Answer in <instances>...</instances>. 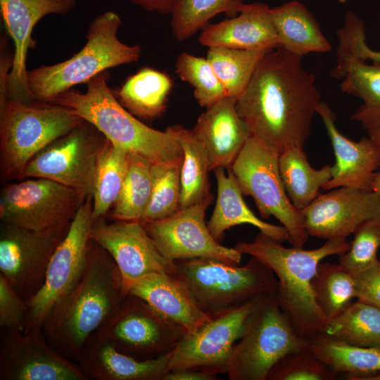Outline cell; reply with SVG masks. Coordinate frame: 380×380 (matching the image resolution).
Returning <instances> with one entry per match:
<instances>
[{
	"mask_svg": "<svg viewBox=\"0 0 380 380\" xmlns=\"http://www.w3.org/2000/svg\"><path fill=\"white\" fill-rule=\"evenodd\" d=\"M311 285L315 300L328 321L340 315L355 298L354 277L339 262H319Z\"/></svg>",
	"mask_w": 380,
	"mask_h": 380,
	"instance_id": "cell-36",
	"label": "cell"
},
{
	"mask_svg": "<svg viewBox=\"0 0 380 380\" xmlns=\"http://www.w3.org/2000/svg\"><path fill=\"white\" fill-rule=\"evenodd\" d=\"M309 347L281 310L276 293L258 298L240 341L233 347L227 372L230 380H267L272 367L287 354Z\"/></svg>",
	"mask_w": 380,
	"mask_h": 380,
	"instance_id": "cell-8",
	"label": "cell"
},
{
	"mask_svg": "<svg viewBox=\"0 0 380 380\" xmlns=\"http://www.w3.org/2000/svg\"><path fill=\"white\" fill-rule=\"evenodd\" d=\"M337 374L308 347L280 359L270 371L267 380H334Z\"/></svg>",
	"mask_w": 380,
	"mask_h": 380,
	"instance_id": "cell-41",
	"label": "cell"
},
{
	"mask_svg": "<svg viewBox=\"0 0 380 380\" xmlns=\"http://www.w3.org/2000/svg\"><path fill=\"white\" fill-rule=\"evenodd\" d=\"M76 4L77 0H0L4 26L14 46L6 99L25 103L36 101L29 86L26 65L28 50L37 44L32 36L33 29L44 16L67 14Z\"/></svg>",
	"mask_w": 380,
	"mask_h": 380,
	"instance_id": "cell-19",
	"label": "cell"
},
{
	"mask_svg": "<svg viewBox=\"0 0 380 380\" xmlns=\"http://www.w3.org/2000/svg\"><path fill=\"white\" fill-rule=\"evenodd\" d=\"M122 21L113 11L96 16L90 23L87 42L69 59L28 70L29 86L36 101L51 102L75 85L87 83L101 72L139 61L141 47L128 45L118 37Z\"/></svg>",
	"mask_w": 380,
	"mask_h": 380,
	"instance_id": "cell-5",
	"label": "cell"
},
{
	"mask_svg": "<svg viewBox=\"0 0 380 380\" xmlns=\"http://www.w3.org/2000/svg\"><path fill=\"white\" fill-rule=\"evenodd\" d=\"M128 293L139 297L186 332L195 331L211 318L198 307L186 284L176 274H148L134 281Z\"/></svg>",
	"mask_w": 380,
	"mask_h": 380,
	"instance_id": "cell-25",
	"label": "cell"
},
{
	"mask_svg": "<svg viewBox=\"0 0 380 380\" xmlns=\"http://www.w3.org/2000/svg\"><path fill=\"white\" fill-rule=\"evenodd\" d=\"M353 275L355 298L380 309V260Z\"/></svg>",
	"mask_w": 380,
	"mask_h": 380,
	"instance_id": "cell-45",
	"label": "cell"
},
{
	"mask_svg": "<svg viewBox=\"0 0 380 380\" xmlns=\"http://www.w3.org/2000/svg\"><path fill=\"white\" fill-rule=\"evenodd\" d=\"M172 85V79L166 73L144 67L129 75L113 94L132 115L154 120L165 112Z\"/></svg>",
	"mask_w": 380,
	"mask_h": 380,
	"instance_id": "cell-29",
	"label": "cell"
},
{
	"mask_svg": "<svg viewBox=\"0 0 380 380\" xmlns=\"http://www.w3.org/2000/svg\"><path fill=\"white\" fill-rule=\"evenodd\" d=\"M258 298L213 316L195 331L186 332L172 350L168 372L195 368L226 373L233 347Z\"/></svg>",
	"mask_w": 380,
	"mask_h": 380,
	"instance_id": "cell-17",
	"label": "cell"
},
{
	"mask_svg": "<svg viewBox=\"0 0 380 380\" xmlns=\"http://www.w3.org/2000/svg\"><path fill=\"white\" fill-rule=\"evenodd\" d=\"M92 223V196H88L52 255L42 286L27 302L28 311L23 333L42 329L53 307L80 280L86 265Z\"/></svg>",
	"mask_w": 380,
	"mask_h": 380,
	"instance_id": "cell-10",
	"label": "cell"
},
{
	"mask_svg": "<svg viewBox=\"0 0 380 380\" xmlns=\"http://www.w3.org/2000/svg\"><path fill=\"white\" fill-rule=\"evenodd\" d=\"M353 234L349 249L339 255V263L352 274L366 269L379 260L380 214L362 222Z\"/></svg>",
	"mask_w": 380,
	"mask_h": 380,
	"instance_id": "cell-42",
	"label": "cell"
},
{
	"mask_svg": "<svg viewBox=\"0 0 380 380\" xmlns=\"http://www.w3.org/2000/svg\"><path fill=\"white\" fill-rule=\"evenodd\" d=\"M341 3H345L346 0H338Z\"/></svg>",
	"mask_w": 380,
	"mask_h": 380,
	"instance_id": "cell-52",
	"label": "cell"
},
{
	"mask_svg": "<svg viewBox=\"0 0 380 380\" xmlns=\"http://www.w3.org/2000/svg\"><path fill=\"white\" fill-rule=\"evenodd\" d=\"M148 11L160 14L172 13L179 0H129Z\"/></svg>",
	"mask_w": 380,
	"mask_h": 380,
	"instance_id": "cell-48",
	"label": "cell"
},
{
	"mask_svg": "<svg viewBox=\"0 0 380 380\" xmlns=\"http://www.w3.org/2000/svg\"><path fill=\"white\" fill-rule=\"evenodd\" d=\"M107 139L84 121L58 138L26 165L23 178L48 179L92 196L96 166Z\"/></svg>",
	"mask_w": 380,
	"mask_h": 380,
	"instance_id": "cell-11",
	"label": "cell"
},
{
	"mask_svg": "<svg viewBox=\"0 0 380 380\" xmlns=\"http://www.w3.org/2000/svg\"><path fill=\"white\" fill-rule=\"evenodd\" d=\"M279 46L301 57L312 52L324 53L331 46L320 27L306 8L298 1H291L270 8Z\"/></svg>",
	"mask_w": 380,
	"mask_h": 380,
	"instance_id": "cell-28",
	"label": "cell"
},
{
	"mask_svg": "<svg viewBox=\"0 0 380 380\" xmlns=\"http://www.w3.org/2000/svg\"><path fill=\"white\" fill-rule=\"evenodd\" d=\"M279 153L252 135L231 170L243 196H251L260 216H274L288 231L292 246L303 248L308 234L301 210L285 191L279 168Z\"/></svg>",
	"mask_w": 380,
	"mask_h": 380,
	"instance_id": "cell-9",
	"label": "cell"
},
{
	"mask_svg": "<svg viewBox=\"0 0 380 380\" xmlns=\"http://www.w3.org/2000/svg\"><path fill=\"white\" fill-rule=\"evenodd\" d=\"M175 68L179 78L193 87L194 96L201 107H210L228 96L206 58L184 52L178 56Z\"/></svg>",
	"mask_w": 380,
	"mask_h": 380,
	"instance_id": "cell-39",
	"label": "cell"
},
{
	"mask_svg": "<svg viewBox=\"0 0 380 380\" xmlns=\"http://www.w3.org/2000/svg\"><path fill=\"white\" fill-rule=\"evenodd\" d=\"M243 5V0H179L171 13L172 33L177 40H185L203 29L219 13L235 17Z\"/></svg>",
	"mask_w": 380,
	"mask_h": 380,
	"instance_id": "cell-38",
	"label": "cell"
},
{
	"mask_svg": "<svg viewBox=\"0 0 380 380\" xmlns=\"http://www.w3.org/2000/svg\"><path fill=\"white\" fill-rule=\"evenodd\" d=\"M182 164L153 165V189L141 222L167 217L180 209Z\"/></svg>",
	"mask_w": 380,
	"mask_h": 380,
	"instance_id": "cell-40",
	"label": "cell"
},
{
	"mask_svg": "<svg viewBox=\"0 0 380 380\" xmlns=\"http://www.w3.org/2000/svg\"><path fill=\"white\" fill-rule=\"evenodd\" d=\"M273 49L241 50L209 48L207 60L223 85L227 94L236 100L241 95L258 65Z\"/></svg>",
	"mask_w": 380,
	"mask_h": 380,
	"instance_id": "cell-35",
	"label": "cell"
},
{
	"mask_svg": "<svg viewBox=\"0 0 380 380\" xmlns=\"http://www.w3.org/2000/svg\"><path fill=\"white\" fill-rule=\"evenodd\" d=\"M96 332L119 351L149 360L172 351L186 331L128 293L119 310Z\"/></svg>",
	"mask_w": 380,
	"mask_h": 380,
	"instance_id": "cell-13",
	"label": "cell"
},
{
	"mask_svg": "<svg viewBox=\"0 0 380 380\" xmlns=\"http://www.w3.org/2000/svg\"><path fill=\"white\" fill-rule=\"evenodd\" d=\"M172 354L139 360L119 351L94 332L83 346L77 364L88 380H162Z\"/></svg>",
	"mask_w": 380,
	"mask_h": 380,
	"instance_id": "cell-23",
	"label": "cell"
},
{
	"mask_svg": "<svg viewBox=\"0 0 380 380\" xmlns=\"http://www.w3.org/2000/svg\"><path fill=\"white\" fill-rule=\"evenodd\" d=\"M331 75L343 79V92L362 99L351 115L367 132L380 126V65L367 64L358 58L336 59Z\"/></svg>",
	"mask_w": 380,
	"mask_h": 380,
	"instance_id": "cell-27",
	"label": "cell"
},
{
	"mask_svg": "<svg viewBox=\"0 0 380 380\" xmlns=\"http://www.w3.org/2000/svg\"><path fill=\"white\" fill-rule=\"evenodd\" d=\"M279 168L288 197L297 209L302 210L319 194V189L333 177V166L319 170L311 167L303 148L292 147L281 153Z\"/></svg>",
	"mask_w": 380,
	"mask_h": 380,
	"instance_id": "cell-31",
	"label": "cell"
},
{
	"mask_svg": "<svg viewBox=\"0 0 380 380\" xmlns=\"http://www.w3.org/2000/svg\"><path fill=\"white\" fill-rule=\"evenodd\" d=\"M71 221L42 230L1 223L0 274L26 302L42 286L48 265Z\"/></svg>",
	"mask_w": 380,
	"mask_h": 380,
	"instance_id": "cell-14",
	"label": "cell"
},
{
	"mask_svg": "<svg viewBox=\"0 0 380 380\" xmlns=\"http://www.w3.org/2000/svg\"><path fill=\"white\" fill-rule=\"evenodd\" d=\"M129 153L107 141L100 154L92 194V218H105L120 195L127 173Z\"/></svg>",
	"mask_w": 380,
	"mask_h": 380,
	"instance_id": "cell-33",
	"label": "cell"
},
{
	"mask_svg": "<svg viewBox=\"0 0 380 380\" xmlns=\"http://www.w3.org/2000/svg\"><path fill=\"white\" fill-rule=\"evenodd\" d=\"M110 77L108 70L101 72L86 83L85 92L72 88L50 103L68 108L113 145L154 165L182 163L183 152L177 139L166 129L147 126L124 108L108 85Z\"/></svg>",
	"mask_w": 380,
	"mask_h": 380,
	"instance_id": "cell-4",
	"label": "cell"
},
{
	"mask_svg": "<svg viewBox=\"0 0 380 380\" xmlns=\"http://www.w3.org/2000/svg\"><path fill=\"white\" fill-rule=\"evenodd\" d=\"M179 142L183 152L181 167L180 208L198 203L213 194L210 192V159L202 143L191 129L180 125L166 128Z\"/></svg>",
	"mask_w": 380,
	"mask_h": 380,
	"instance_id": "cell-30",
	"label": "cell"
},
{
	"mask_svg": "<svg viewBox=\"0 0 380 380\" xmlns=\"http://www.w3.org/2000/svg\"><path fill=\"white\" fill-rule=\"evenodd\" d=\"M213 195L175 214L158 220L141 222L160 253L168 260L210 258L239 265L242 255L235 248L221 245L205 222Z\"/></svg>",
	"mask_w": 380,
	"mask_h": 380,
	"instance_id": "cell-15",
	"label": "cell"
},
{
	"mask_svg": "<svg viewBox=\"0 0 380 380\" xmlns=\"http://www.w3.org/2000/svg\"><path fill=\"white\" fill-rule=\"evenodd\" d=\"M320 101L301 57L279 46L260 61L236 106L252 136L280 154L303 148Z\"/></svg>",
	"mask_w": 380,
	"mask_h": 380,
	"instance_id": "cell-1",
	"label": "cell"
},
{
	"mask_svg": "<svg viewBox=\"0 0 380 380\" xmlns=\"http://www.w3.org/2000/svg\"><path fill=\"white\" fill-rule=\"evenodd\" d=\"M126 296L115 261L91 239L82 277L42 325L48 343L77 363L87 338L119 310Z\"/></svg>",
	"mask_w": 380,
	"mask_h": 380,
	"instance_id": "cell-2",
	"label": "cell"
},
{
	"mask_svg": "<svg viewBox=\"0 0 380 380\" xmlns=\"http://www.w3.org/2000/svg\"><path fill=\"white\" fill-rule=\"evenodd\" d=\"M0 380H88L77 363L61 355L42 329L1 328Z\"/></svg>",
	"mask_w": 380,
	"mask_h": 380,
	"instance_id": "cell-18",
	"label": "cell"
},
{
	"mask_svg": "<svg viewBox=\"0 0 380 380\" xmlns=\"http://www.w3.org/2000/svg\"><path fill=\"white\" fill-rule=\"evenodd\" d=\"M346 379L349 380H380V370L370 374L348 376Z\"/></svg>",
	"mask_w": 380,
	"mask_h": 380,
	"instance_id": "cell-49",
	"label": "cell"
},
{
	"mask_svg": "<svg viewBox=\"0 0 380 380\" xmlns=\"http://www.w3.org/2000/svg\"><path fill=\"white\" fill-rule=\"evenodd\" d=\"M367 132L369 138L380 151V126Z\"/></svg>",
	"mask_w": 380,
	"mask_h": 380,
	"instance_id": "cell-50",
	"label": "cell"
},
{
	"mask_svg": "<svg viewBox=\"0 0 380 380\" xmlns=\"http://www.w3.org/2000/svg\"><path fill=\"white\" fill-rule=\"evenodd\" d=\"M349 247L346 238H335L315 249L286 248L260 232L253 241H239L234 246L241 254L256 258L273 271L278 281L276 296L281 310L297 334L308 339L322 334L328 322L312 289L318 265L328 256L341 255Z\"/></svg>",
	"mask_w": 380,
	"mask_h": 380,
	"instance_id": "cell-3",
	"label": "cell"
},
{
	"mask_svg": "<svg viewBox=\"0 0 380 380\" xmlns=\"http://www.w3.org/2000/svg\"><path fill=\"white\" fill-rule=\"evenodd\" d=\"M27 311V302L0 274V327L23 332Z\"/></svg>",
	"mask_w": 380,
	"mask_h": 380,
	"instance_id": "cell-43",
	"label": "cell"
},
{
	"mask_svg": "<svg viewBox=\"0 0 380 380\" xmlns=\"http://www.w3.org/2000/svg\"><path fill=\"white\" fill-rule=\"evenodd\" d=\"M310 350L337 374L346 376L373 373L380 370V350L350 345L322 334L308 338Z\"/></svg>",
	"mask_w": 380,
	"mask_h": 380,
	"instance_id": "cell-34",
	"label": "cell"
},
{
	"mask_svg": "<svg viewBox=\"0 0 380 380\" xmlns=\"http://www.w3.org/2000/svg\"><path fill=\"white\" fill-rule=\"evenodd\" d=\"M227 170V175L223 167L213 170L217 195L214 210L207 224L213 236L219 242L226 230L236 225L248 224L277 241L289 242L290 236L284 227L264 222L249 209L231 168Z\"/></svg>",
	"mask_w": 380,
	"mask_h": 380,
	"instance_id": "cell-26",
	"label": "cell"
},
{
	"mask_svg": "<svg viewBox=\"0 0 380 380\" xmlns=\"http://www.w3.org/2000/svg\"><path fill=\"white\" fill-rule=\"evenodd\" d=\"M127 175L111 216L116 220H141L153 189V163L129 153Z\"/></svg>",
	"mask_w": 380,
	"mask_h": 380,
	"instance_id": "cell-37",
	"label": "cell"
},
{
	"mask_svg": "<svg viewBox=\"0 0 380 380\" xmlns=\"http://www.w3.org/2000/svg\"><path fill=\"white\" fill-rule=\"evenodd\" d=\"M90 237L115 261L125 295L132 284L145 275L176 274L175 262L160 253L140 220L93 221Z\"/></svg>",
	"mask_w": 380,
	"mask_h": 380,
	"instance_id": "cell-16",
	"label": "cell"
},
{
	"mask_svg": "<svg viewBox=\"0 0 380 380\" xmlns=\"http://www.w3.org/2000/svg\"><path fill=\"white\" fill-rule=\"evenodd\" d=\"M350 345L380 350V309L357 300L328 321L322 334Z\"/></svg>",
	"mask_w": 380,
	"mask_h": 380,
	"instance_id": "cell-32",
	"label": "cell"
},
{
	"mask_svg": "<svg viewBox=\"0 0 380 380\" xmlns=\"http://www.w3.org/2000/svg\"><path fill=\"white\" fill-rule=\"evenodd\" d=\"M339 44L337 54L342 58H355L380 65V51L370 49L365 37V28L361 23L346 25L338 33Z\"/></svg>",
	"mask_w": 380,
	"mask_h": 380,
	"instance_id": "cell-44",
	"label": "cell"
},
{
	"mask_svg": "<svg viewBox=\"0 0 380 380\" xmlns=\"http://www.w3.org/2000/svg\"><path fill=\"white\" fill-rule=\"evenodd\" d=\"M370 190L380 196V166L371 184Z\"/></svg>",
	"mask_w": 380,
	"mask_h": 380,
	"instance_id": "cell-51",
	"label": "cell"
},
{
	"mask_svg": "<svg viewBox=\"0 0 380 380\" xmlns=\"http://www.w3.org/2000/svg\"><path fill=\"white\" fill-rule=\"evenodd\" d=\"M0 53V102L6 99L7 81L13 66V53L8 48V39L5 36L1 37Z\"/></svg>",
	"mask_w": 380,
	"mask_h": 380,
	"instance_id": "cell-46",
	"label": "cell"
},
{
	"mask_svg": "<svg viewBox=\"0 0 380 380\" xmlns=\"http://www.w3.org/2000/svg\"><path fill=\"white\" fill-rule=\"evenodd\" d=\"M317 113L322 119L336 158L333 177L322 189L352 187L370 190L380 166L379 149L369 137L355 142L343 135L335 125L334 112L325 102H319Z\"/></svg>",
	"mask_w": 380,
	"mask_h": 380,
	"instance_id": "cell-21",
	"label": "cell"
},
{
	"mask_svg": "<svg viewBox=\"0 0 380 380\" xmlns=\"http://www.w3.org/2000/svg\"><path fill=\"white\" fill-rule=\"evenodd\" d=\"M217 375L208 370L190 368L169 371L162 380H215Z\"/></svg>",
	"mask_w": 380,
	"mask_h": 380,
	"instance_id": "cell-47",
	"label": "cell"
},
{
	"mask_svg": "<svg viewBox=\"0 0 380 380\" xmlns=\"http://www.w3.org/2000/svg\"><path fill=\"white\" fill-rule=\"evenodd\" d=\"M84 120L65 106L50 102H0V175L23 179L30 160Z\"/></svg>",
	"mask_w": 380,
	"mask_h": 380,
	"instance_id": "cell-6",
	"label": "cell"
},
{
	"mask_svg": "<svg viewBox=\"0 0 380 380\" xmlns=\"http://www.w3.org/2000/svg\"><path fill=\"white\" fill-rule=\"evenodd\" d=\"M236 100L226 96L206 108L191 130L206 149L210 170L231 168L252 135L236 106Z\"/></svg>",
	"mask_w": 380,
	"mask_h": 380,
	"instance_id": "cell-22",
	"label": "cell"
},
{
	"mask_svg": "<svg viewBox=\"0 0 380 380\" xmlns=\"http://www.w3.org/2000/svg\"><path fill=\"white\" fill-rule=\"evenodd\" d=\"M319 194L301 210L308 236L346 238L364 221L380 214V196L371 190L338 187Z\"/></svg>",
	"mask_w": 380,
	"mask_h": 380,
	"instance_id": "cell-20",
	"label": "cell"
},
{
	"mask_svg": "<svg viewBox=\"0 0 380 380\" xmlns=\"http://www.w3.org/2000/svg\"><path fill=\"white\" fill-rule=\"evenodd\" d=\"M30 178L1 189L2 223L34 230L57 226L70 222L88 196L48 179Z\"/></svg>",
	"mask_w": 380,
	"mask_h": 380,
	"instance_id": "cell-12",
	"label": "cell"
},
{
	"mask_svg": "<svg viewBox=\"0 0 380 380\" xmlns=\"http://www.w3.org/2000/svg\"><path fill=\"white\" fill-rule=\"evenodd\" d=\"M198 41L208 48L260 50L279 47L270 8L260 2L244 4L238 15L208 24Z\"/></svg>",
	"mask_w": 380,
	"mask_h": 380,
	"instance_id": "cell-24",
	"label": "cell"
},
{
	"mask_svg": "<svg viewBox=\"0 0 380 380\" xmlns=\"http://www.w3.org/2000/svg\"><path fill=\"white\" fill-rule=\"evenodd\" d=\"M175 264L176 275L210 317L276 293L277 289L273 271L253 257L243 266L210 258L179 260Z\"/></svg>",
	"mask_w": 380,
	"mask_h": 380,
	"instance_id": "cell-7",
	"label": "cell"
}]
</instances>
